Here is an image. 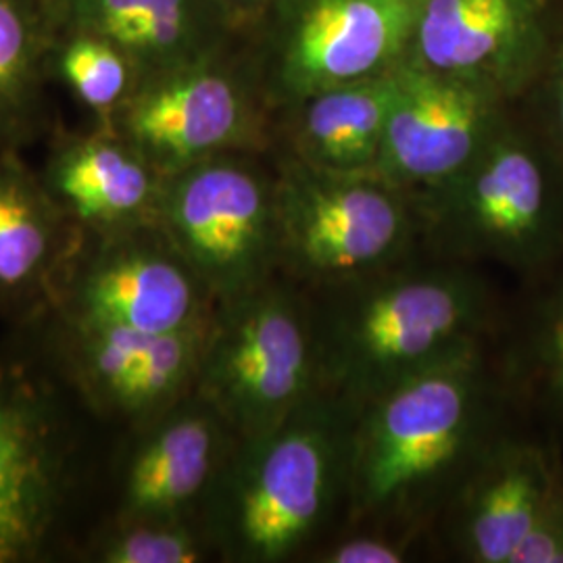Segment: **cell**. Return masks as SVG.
Segmentation results:
<instances>
[{"mask_svg": "<svg viewBox=\"0 0 563 563\" xmlns=\"http://www.w3.org/2000/svg\"><path fill=\"white\" fill-rule=\"evenodd\" d=\"M493 341L390 386L355 416L342 530L428 534L505 432L507 384Z\"/></svg>", "mask_w": 563, "mask_h": 563, "instance_id": "obj_1", "label": "cell"}, {"mask_svg": "<svg viewBox=\"0 0 563 563\" xmlns=\"http://www.w3.org/2000/svg\"><path fill=\"white\" fill-rule=\"evenodd\" d=\"M511 563H563V481L560 478Z\"/></svg>", "mask_w": 563, "mask_h": 563, "instance_id": "obj_25", "label": "cell"}, {"mask_svg": "<svg viewBox=\"0 0 563 563\" xmlns=\"http://www.w3.org/2000/svg\"><path fill=\"white\" fill-rule=\"evenodd\" d=\"M48 46L41 0H0V144L13 141L34 113Z\"/></svg>", "mask_w": 563, "mask_h": 563, "instance_id": "obj_19", "label": "cell"}, {"mask_svg": "<svg viewBox=\"0 0 563 563\" xmlns=\"http://www.w3.org/2000/svg\"><path fill=\"white\" fill-rule=\"evenodd\" d=\"M413 201L420 251L441 262L541 272L563 251L562 220L541 162L518 142H484L455 176Z\"/></svg>", "mask_w": 563, "mask_h": 563, "instance_id": "obj_5", "label": "cell"}, {"mask_svg": "<svg viewBox=\"0 0 563 563\" xmlns=\"http://www.w3.org/2000/svg\"><path fill=\"white\" fill-rule=\"evenodd\" d=\"M376 176L395 186H423L455 176L488 139L490 109L483 92L453 74H397Z\"/></svg>", "mask_w": 563, "mask_h": 563, "instance_id": "obj_10", "label": "cell"}, {"mask_svg": "<svg viewBox=\"0 0 563 563\" xmlns=\"http://www.w3.org/2000/svg\"><path fill=\"white\" fill-rule=\"evenodd\" d=\"M305 292L320 393L353 416L432 363L493 341L499 323L483 267L422 253Z\"/></svg>", "mask_w": 563, "mask_h": 563, "instance_id": "obj_2", "label": "cell"}, {"mask_svg": "<svg viewBox=\"0 0 563 563\" xmlns=\"http://www.w3.org/2000/svg\"><path fill=\"white\" fill-rule=\"evenodd\" d=\"M48 34L88 32L120 46L142 78L201 55V0H41Z\"/></svg>", "mask_w": 563, "mask_h": 563, "instance_id": "obj_15", "label": "cell"}, {"mask_svg": "<svg viewBox=\"0 0 563 563\" xmlns=\"http://www.w3.org/2000/svg\"><path fill=\"white\" fill-rule=\"evenodd\" d=\"M109 563H195L205 560V541L186 520H139L104 549Z\"/></svg>", "mask_w": 563, "mask_h": 563, "instance_id": "obj_22", "label": "cell"}, {"mask_svg": "<svg viewBox=\"0 0 563 563\" xmlns=\"http://www.w3.org/2000/svg\"><path fill=\"white\" fill-rule=\"evenodd\" d=\"M428 539L420 532L388 528H349L318 544L307 562L316 563H407L416 544Z\"/></svg>", "mask_w": 563, "mask_h": 563, "instance_id": "obj_23", "label": "cell"}, {"mask_svg": "<svg viewBox=\"0 0 563 563\" xmlns=\"http://www.w3.org/2000/svg\"><path fill=\"white\" fill-rule=\"evenodd\" d=\"M53 246L51 209L41 188L9 159H0V288L38 276Z\"/></svg>", "mask_w": 563, "mask_h": 563, "instance_id": "obj_21", "label": "cell"}, {"mask_svg": "<svg viewBox=\"0 0 563 563\" xmlns=\"http://www.w3.org/2000/svg\"><path fill=\"white\" fill-rule=\"evenodd\" d=\"M163 178L239 146L249 128L241 86L207 59L142 78L104 123Z\"/></svg>", "mask_w": 563, "mask_h": 563, "instance_id": "obj_8", "label": "cell"}, {"mask_svg": "<svg viewBox=\"0 0 563 563\" xmlns=\"http://www.w3.org/2000/svg\"><path fill=\"white\" fill-rule=\"evenodd\" d=\"M558 120H560V130H562L563 136V90L562 97H560V107H558Z\"/></svg>", "mask_w": 563, "mask_h": 563, "instance_id": "obj_26", "label": "cell"}, {"mask_svg": "<svg viewBox=\"0 0 563 563\" xmlns=\"http://www.w3.org/2000/svg\"><path fill=\"white\" fill-rule=\"evenodd\" d=\"M46 172L51 192L81 222L120 230L157 225L163 176L109 128L63 142Z\"/></svg>", "mask_w": 563, "mask_h": 563, "instance_id": "obj_14", "label": "cell"}, {"mask_svg": "<svg viewBox=\"0 0 563 563\" xmlns=\"http://www.w3.org/2000/svg\"><path fill=\"white\" fill-rule=\"evenodd\" d=\"M236 437L199 395L172 407L130 465L125 505L136 520H186L218 481Z\"/></svg>", "mask_w": 563, "mask_h": 563, "instance_id": "obj_12", "label": "cell"}, {"mask_svg": "<svg viewBox=\"0 0 563 563\" xmlns=\"http://www.w3.org/2000/svg\"><path fill=\"white\" fill-rule=\"evenodd\" d=\"M81 322L174 332L207 322L218 302L176 246L153 225L97 263L80 286Z\"/></svg>", "mask_w": 563, "mask_h": 563, "instance_id": "obj_11", "label": "cell"}, {"mask_svg": "<svg viewBox=\"0 0 563 563\" xmlns=\"http://www.w3.org/2000/svg\"><path fill=\"white\" fill-rule=\"evenodd\" d=\"M228 2H241V0H228Z\"/></svg>", "mask_w": 563, "mask_h": 563, "instance_id": "obj_27", "label": "cell"}, {"mask_svg": "<svg viewBox=\"0 0 563 563\" xmlns=\"http://www.w3.org/2000/svg\"><path fill=\"white\" fill-rule=\"evenodd\" d=\"M420 18V0H320L297 30L288 80L299 90L367 78Z\"/></svg>", "mask_w": 563, "mask_h": 563, "instance_id": "obj_13", "label": "cell"}, {"mask_svg": "<svg viewBox=\"0 0 563 563\" xmlns=\"http://www.w3.org/2000/svg\"><path fill=\"white\" fill-rule=\"evenodd\" d=\"M353 413L325 395L280 426L236 441L211 493L218 534L234 560H307L344 518Z\"/></svg>", "mask_w": 563, "mask_h": 563, "instance_id": "obj_3", "label": "cell"}, {"mask_svg": "<svg viewBox=\"0 0 563 563\" xmlns=\"http://www.w3.org/2000/svg\"><path fill=\"white\" fill-rule=\"evenodd\" d=\"M395 92V76L313 92L299 128L311 167L336 174H374Z\"/></svg>", "mask_w": 563, "mask_h": 563, "instance_id": "obj_17", "label": "cell"}, {"mask_svg": "<svg viewBox=\"0 0 563 563\" xmlns=\"http://www.w3.org/2000/svg\"><path fill=\"white\" fill-rule=\"evenodd\" d=\"M280 274L302 288L353 280L420 255L416 205L376 174L299 169L276 186Z\"/></svg>", "mask_w": 563, "mask_h": 563, "instance_id": "obj_6", "label": "cell"}, {"mask_svg": "<svg viewBox=\"0 0 563 563\" xmlns=\"http://www.w3.org/2000/svg\"><path fill=\"white\" fill-rule=\"evenodd\" d=\"M157 225L218 305L280 274L276 186L225 153L163 178Z\"/></svg>", "mask_w": 563, "mask_h": 563, "instance_id": "obj_7", "label": "cell"}, {"mask_svg": "<svg viewBox=\"0 0 563 563\" xmlns=\"http://www.w3.org/2000/svg\"><path fill=\"white\" fill-rule=\"evenodd\" d=\"M55 501V457L34 402L0 390V563L38 547Z\"/></svg>", "mask_w": 563, "mask_h": 563, "instance_id": "obj_16", "label": "cell"}, {"mask_svg": "<svg viewBox=\"0 0 563 563\" xmlns=\"http://www.w3.org/2000/svg\"><path fill=\"white\" fill-rule=\"evenodd\" d=\"M195 395L236 441L280 426L320 395L307 292L278 274L216 309Z\"/></svg>", "mask_w": 563, "mask_h": 563, "instance_id": "obj_4", "label": "cell"}, {"mask_svg": "<svg viewBox=\"0 0 563 563\" xmlns=\"http://www.w3.org/2000/svg\"><path fill=\"white\" fill-rule=\"evenodd\" d=\"M530 367L547 401L563 418V282L544 302L530 342Z\"/></svg>", "mask_w": 563, "mask_h": 563, "instance_id": "obj_24", "label": "cell"}, {"mask_svg": "<svg viewBox=\"0 0 563 563\" xmlns=\"http://www.w3.org/2000/svg\"><path fill=\"white\" fill-rule=\"evenodd\" d=\"M48 74L57 76L104 123L142 80L141 69L130 55L88 32L51 34Z\"/></svg>", "mask_w": 563, "mask_h": 563, "instance_id": "obj_20", "label": "cell"}, {"mask_svg": "<svg viewBox=\"0 0 563 563\" xmlns=\"http://www.w3.org/2000/svg\"><path fill=\"white\" fill-rule=\"evenodd\" d=\"M560 481L541 446L505 432L463 481L432 526L465 563H511Z\"/></svg>", "mask_w": 563, "mask_h": 563, "instance_id": "obj_9", "label": "cell"}, {"mask_svg": "<svg viewBox=\"0 0 563 563\" xmlns=\"http://www.w3.org/2000/svg\"><path fill=\"white\" fill-rule=\"evenodd\" d=\"M516 27L514 0H426L420 48L441 74L470 71L490 59Z\"/></svg>", "mask_w": 563, "mask_h": 563, "instance_id": "obj_18", "label": "cell"}]
</instances>
